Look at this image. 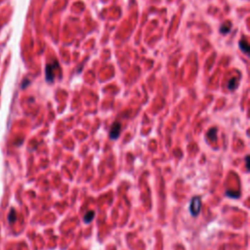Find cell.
Listing matches in <instances>:
<instances>
[{
    "label": "cell",
    "mask_w": 250,
    "mask_h": 250,
    "mask_svg": "<svg viewBox=\"0 0 250 250\" xmlns=\"http://www.w3.org/2000/svg\"><path fill=\"white\" fill-rule=\"evenodd\" d=\"M56 67H58V64L55 62V64H49L46 65V80L48 82H52L54 79V69Z\"/></svg>",
    "instance_id": "7a4b0ae2"
},
{
    "label": "cell",
    "mask_w": 250,
    "mask_h": 250,
    "mask_svg": "<svg viewBox=\"0 0 250 250\" xmlns=\"http://www.w3.org/2000/svg\"><path fill=\"white\" fill-rule=\"evenodd\" d=\"M28 83H29V81H28V79H25L24 82H23V84H22V88H25V87H27V85L28 84Z\"/></svg>",
    "instance_id": "30bf717a"
},
{
    "label": "cell",
    "mask_w": 250,
    "mask_h": 250,
    "mask_svg": "<svg viewBox=\"0 0 250 250\" xmlns=\"http://www.w3.org/2000/svg\"><path fill=\"white\" fill-rule=\"evenodd\" d=\"M236 79L235 78H232V79L229 82V88L230 89H234L235 87V85H236Z\"/></svg>",
    "instance_id": "9c48e42d"
},
{
    "label": "cell",
    "mask_w": 250,
    "mask_h": 250,
    "mask_svg": "<svg viewBox=\"0 0 250 250\" xmlns=\"http://www.w3.org/2000/svg\"><path fill=\"white\" fill-rule=\"evenodd\" d=\"M120 123H118V122H115V124L112 126V129H111V132H109V137L112 140H115L118 138V136L120 134Z\"/></svg>",
    "instance_id": "3957f363"
},
{
    "label": "cell",
    "mask_w": 250,
    "mask_h": 250,
    "mask_svg": "<svg viewBox=\"0 0 250 250\" xmlns=\"http://www.w3.org/2000/svg\"><path fill=\"white\" fill-rule=\"evenodd\" d=\"M216 134H217V130L215 128H212L208 132V138L211 139L212 141H215V140H216Z\"/></svg>",
    "instance_id": "52a82bcc"
},
{
    "label": "cell",
    "mask_w": 250,
    "mask_h": 250,
    "mask_svg": "<svg viewBox=\"0 0 250 250\" xmlns=\"http://www.w3.org/2000/svg\"><path fill=\"white\" fill-rule=\"evenodd\" d=\"M17 220V213H16V210L14 208H12L10 210L9 214H8V221H9L10 224L12 223H15Z\"/></svg>",
    "instance_id": "277c9868"
},
{
    "label": "cell",
    "mask_w": 250,
    "mask_h": 250,
    "mask_svg": "<svg viewBox=\"0 0 250 250\" xmlns=\"http://www.w3.org/2000/svg\"><path fill=\"white\" fill-rule=\"evenodd\" d=\"M239 46H240V48L241 49L243 50V52H245V53H248V50H249V45H248V43L245 41V40H241L240 42H239Z\"/></svg>",
    "instance_id": "8992f818"
},
{
    "label": "cell",
    "mask_w": 250,
    "mask_h": 250,
    "mask_svg": "<svg viewBox=\"0 0 250 250\" xmlns=\"http://www.w3.org/2000/svg\"><path fill=\"white\" fill-rule=\"evenodd\" d=\"M230 29H231V24L228 25V27H227V25H223L222 27H221V32H222V33H227V32H229Z\"/></svg>",
    "instance_id": "ba28073f"
},
{
    "label": "cell",
    "mask_w": 250,
    "mask_h": 250,
    "mask_svg": "<svg viewBox=\"0 0 250 250\" xmlns=\"http://www.w3.org/2000/svg\"><path fill=\"white\" fill-rule=\"evenodd\" d=\"M200 206H201V201L198 196H195L192 199L191 204H190V211L192 216H196L200 211Z\"/></svg>",
    "instance_id": "6da1fadb"
},
{
    "label": "cell",
    "mask_w": 250,
    "mask_h": 250,
    "mask_svg": "<svg viewBox=\"0 0 250 250\" xmlns=\"http://www.w3.org/2000/svg\"><path fill=\"white\" fill-rule=\"evenodd\" d=\"M94 216H95L94 211H89V212H87V213L85 214V216H84V222H85V223H90V222L94 219Z\"/></svg>",
    "instance_id": "5b68a950"
}]
</instances>
